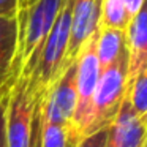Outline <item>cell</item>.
<instances>
[{"label":"cell","instance_id":"5b68a950","mask_svg":"<svg viewBox=\"0 0 147 147\" xmlns=\"http://www.w3.org/2000/svg\"><path fill=\"white\" fill-rule=\"evenodd\" d=\"M40 100L30 90L27 76H18L11 84L7 101V146L30 147L33 117Z\"/></svg>","mask_w":147,"mask_h":147},{"label":"cell","instance_id":"7c38bea8","mask_svg":"<svg viewBox=\"0 0 147 147\" xmlns=\"http://www.w3.org/2000/svg\"><path fill=\"white\" fill-rule=\"evenodd\" d=\"M127 100L134 114L147 125V68L127 86Z\"/></svg>","mask_w":147,"mask_h":147},{"label":"cell","instance_id":"52a82bcc","mask_svg":"<svg viewBox=\"0 0 147 147\" xmlns=\"http://www.w3.org/2000/svg\"><path fill=\"white\" fill-rule=\"evenodd\" d=\"M70 41L65 54V67L76 60L87 40L98 30L101 19V0H70Z\"/></svg>","mask_w":147,"mask_h":147},{"label":"cell","instance_id":"9c48e42d","mask_svg":"<svg viewBox=\"0 0 147 147\" xmlns=\"http://www.w3.org/2000/svg\"><path fill=\"white\" fill-rule=\"evenodd\" d=\"M147 134V125L134 114L130 101L125 96L115 120L108 130L105 147H142Z\"/></svg>","mask_w":147,"mask_h":147},{"label":"cell","instance_id":"3957f363","mask_svg":"<svg viewBox=\"0 0 147 147\" xmlns=\"http://www.w3.org/2000/svg\"><path fill=\"white\" fill-rule=\"evenodd\" d=\"M127 93V51L106 70L100 71L98 84L90 108L89 123L84 136L111 127L115 120Z\"/></svg>","mask_w":147,"mask_h":147},{"label":"cell","instance_id":"8fae6325","mask_svg":"<svg viewBox=\"0 0 147 147\" xmlns=\"http://www.w3.org/2000/svg\"><path fill=\"white\" fill-rule=\"evenodd\" d=\"M125 51H127V48H125V30L98 26L96 59H98L100 71L111 67Z\"/></svg>","mask_w":147,"mask_h":147},{"label":"cell","instance_id":"2e32d148","mask_svg":"<svg viewBox=\"0 0 147 147\" xmlns=\"http://www.w3.org/2000/svg\"><path fill=\"white\" fill-rule=\"evenodd\" d=\"M108 130H109V127L103 128V130L90 134V136L82 138L74 147H105L106 139H108Z\"/></svg>","mask_w":147,"mask_h":147},{"label":"cell","instance_id":"5bb4252c","mask_svg":"<svg viewBox=\"0 0 147 147\" xmlns=\"http://www.w3.org/2000/svg\"><path fill=\"white\" fill-rule=\"evenodd\" d=\"M40 147H67L68 142V130L62 125L49 122L41 112V101H40Z\"/></svg>","mask_w":147,"mask_h":147},{"label":"cell","instance_id":"9a60e30c","mask_svg":"<svg viewBox=\"0 0 147 147\" xmlns=\"http://www.w3.org/2000/svg\"><path fill=\"white\" fill-rule=\"evenodd\" d=\"M8 90L0 92V147L7 146V101H8Z\"/></svg>","mask_w":147,"mask_h":147},{"label":"cell","instance_id":"6da1fadb","mask_svg":"<svg viewBox=\"0 0 147 147\" xmlns=\"http://www.w3.org/2000/svg\"><path fill=\"white\" fill-rule=\"evenodd\" d=\"M67 0H38L32 8L18 18L19 41L14 60V76H30L40 51Z\"/></svg>","mask_w":147,"mask_h":147},{"label":"cell","instance_id":"ac0fdd59","mask_svg":"<svg viewBox=\"0 0 147 147\" xmlns=\"http://www.w3.org/2000/svg\"><path fill=\"white\" fill-rule=\"evenodd\" d=\"M41 101V100H40ZM40 101L35 109V117H33V133H32V146L40 147V125H41V115H40Z\"/></svg>","mask_w":147,"mask_h":147},{"label":"cell","instance_id":"ffe728a7","mask_svg":"<svg viewBox=\"0 0 147 147\" xmlns=\"http://www.w3.org/2000/svg\"><path fill=\"white\" fill-rule=\"evenodd\" d=\"M38 0H19V7H18V18L22 16L29 8H32Z\"/></svg>","mask_w":147,"mask_h":147},{"label":"cell","instance_id":"d6986e66","mask_svg":"<svg viewBox=\"0 0 147 147\" xmlns=\"http://www.w3.org/2000/svg\"><path fill=\"white\" fill-rule=\"evenodd\" d=\"M123 2H125V8H127L128 18L131 19V18L141 10V7H142V3L146 0H123Z\"/></svg>","mask_w":147,"mask_h":147},{"label":"cell","instance_id":"44dd1931","mask_svg":"<svg viewBox=\"0 0 147 147\" xmlns=\"http://www.w3.org/2000/svg\"><path fill=\"white\" fill-rule=\"evenodd\" d=\"M142 147H147V134H146V139H144V142H142Z\"/></svg>","mask_w":147,"mask_h":147},{"label":"cell","instance_id":"4fadbf2b","mask_svg":"<svg viewBox=\"0 0 147 147\" xmlns=\"http://www.w3.org/2000/svg\"><path fill=\"white\" fill-rule=\"evenodd\" d=\"M130 22L123 0H101V19L100 26L125 30Z\"/></svg>","mask_w":147,"mask_h":147},{"label":"cell","instance_id":"8992f818","mask_svg":"<svg viewBox=\"0 0 147 147\" xmlns=\"http://www.w3.org/2000/svg\"><path fill=\"white\" fill-rule=\"evenodd\" d=\"M76 108V60L68 63L41 100V112L49 122L70 130Z\"/></svg>","mask_w":147,"mask_h":147},{"label":"cell","instance_id":"e0dca14e","mask_svg":"<svg viewBox=\"0 0 147 147\" xmlns=\"http://www.w3.org/2000/svg\"><path fill=\"white\" fill-rule=\"evenodd\" d=\"M19 0H0V18H18Z\"/></svg>","mask_w":147,"mask_h":147},{"label":"cell","instance_id":"ba28073f","mask_svg":"<svg viewBox=\"0 0 147 147\" xmlns=\"http://www.w3.org/2000/svg\"><path fill=\"white\" fill-rule=\"evenodd\" d=\"M127 86L147 68V0L125 29Z\"/></svg>","mask_w":147,"mask_h":147},{"label":"cell","instance_id":"277c9868","mask_svg":"<svg viewBox=\"0 0 147 147\" xmlns=\"http://www.w3.org/2000/svg\"><path fill=\"white\" fill-rule=\"evenodd\" d=\"M96 30L82 46L76 57V108L68 130L67 147H74L84 136L89 123L90 108L100 78V67L96 59Z\"/></svg>","mask_w":147,"mask_h":147},{"label":"cell","instance_id":"7a4b0ae2","mask_svg":"<svg viewBox=\"0 0 147 147\" xmlns=\"http://www.w3.org/2000/svg\"><path fill=\"white\" fill-rule=\"evenodd\" d=\"M70 24L71 8L70 0H67L40 51L35 68L27 78L33 96L38 100L45 98V95L65 70V54L70 41Z\"/></svg>","mask_w":147,"mask_h":147},{"label":"cell","instance_id":"30bf717a","mask_svg":"<svg viewBox=\"0 0 147 147\" xmlns=\"http://www.w3.org/2000/svg\"><path fill=\"white\" fill-rule=\"evenodd\" d=\"M19 41L18 18H0V92L14 82V60Z\"/></svg>","mask_w":147,"mask_h":147}]
</instances>
